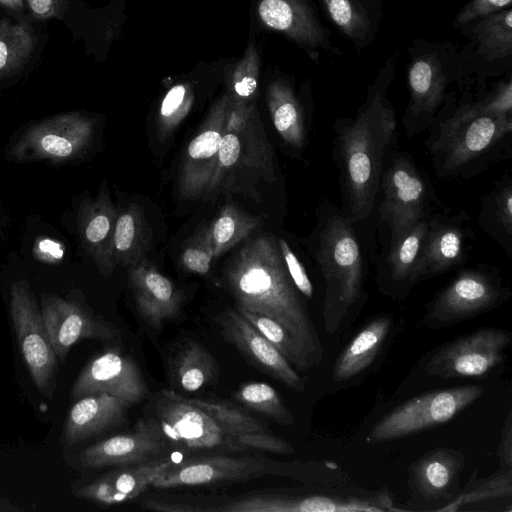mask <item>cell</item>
I'll return each mask as SVG.
<instances>
[{
	"label": "cell",
	"mask_w": 512,
	"mask_h": 512,
	"mask_svg": "<svg viewBox=\"0 0 512 512\" xmlns=\"http://www.w3.org/2000/svg\"><path fill=\"white\" fill-rule=\"evenodd\" d=\"M223 286L237 307L264 315L286 329L312 368L321 362L324 349L319 334L274 236L259 235L246 242L226 264Z\"/></svg>",
	"instance_id": "1"
},
{
	"label": "cell",
	"mask_w": 512,
	"mask_h": 512,
	"mask_svg": "<svg viewBox=\"0 0 512 512\" xmlns=\"http://www.w3.org/2000/svg\"><path fill=\"white\" fill-rule=\"evenodd\" d=\"M389 77L381 73L354 118L334 124L333 157L339 171L343 211L353 223L371 215L386 161L396 143L397 123L387 99Z\"/></svg>",
	"instance_id": "2"
},
{
	"label": "cell",
	"mask_w": 512,
	"mask_h": 512,
	"mask_svg": "<svg viewBox=\"0 0 512 512\" xmlns=\"http://www.w3.org/2000/svg\"><path fill=\"white\" fill-rule=\"evenodd\" d=\"M426 147L436 174L471 178L511 155L512 117L482 113L474 100L439 108Z\"/></svg>",
	"instance_id": "3"
},
{
	"label": "cell",
	"mask_w": 512,
	"mask_h": 512,
	"mask_svg": "<svg viewBox=\"0 0 512 512\" xmlns=\"http://www.w3.org/2000/svg\"><path fill=\"white\" fill-rule=\"evenodd\" d=\"M353 222L325 201L312 240V253L325 284L324 322L334 333L364 295L363 257Z\"/></svg>",
	"instance_id": "4"
},
{
	"label": "cell",
	"mask_w": 512,
	"mask_h": 512,
	"mask_svg": "<svg viewBox=\"0 0 512 512\" xmlns=\"http://www.w3.org/2000/svg\"><path fill=\"white\" fill-rule=\"evenodd\" d=\"M275 180L273 148L255 105L231 99L217 166L203 199L220 193L256 198L258 185Z\"/></svg>",
	"instance_id": "5"
},
{
	"label": "cell",
	"mask_w": 512,
	"mask_h": 512,
	"mask_svg": "<svg viewBox=\"0 0 512 512\" xmlns=\"http://www.w3.org/2000/svg\"><path fill=\"white\" fill-rule=\"evenodd\" d=\"M483 394L480 385H462L415 396L384 414L371 428L366 442L384 443L443 425Z\"/></svg>",
	"instance_id": "6"
},
{
	"label": "cell",
	"mask_w": 512,
	"mask_h": 512,
	"mask_svg": "<svg viewBox=\"0 0 512 512\" xmlns=\"http://www.w3.org/2000/svg\"><path fill=\"white\" fill-rule=\"evenodd\" d=\"M151 419L169 447L186 452H243L240 440L211 414L173 390H162Z\"/></svg>",
	"instance_id": "7"
},
{
	"label": "cell",
	"mask_w": 512,
	"mask_h": 512,
	"mask_svg": "<svg viewBox=\"0 0 512 512\" xmlns=\"http://www.w3.org/2000/svg\"><path fill=\"white\" fill-rule=\"evenodd\" d=\"M509 295L495 269H464L427 304L422 323L431 329L452 326L498 307Z\"/></svg>",
	"instance_id": "8"
},
{
	"label": "cell",
	"mask_w": 512,
	"mask_h": 512,
	"mask_svg": "<svg viewBox=\"0 0 512 512\" xmlns=\"http://www.w3.org/2000/svg\"><path fill=\"white\" fill-rule=\"evenodd\" d=\"M379 215L391 240L427 218L432 190L425 174L406 152L391 153L381 176Z\"/></svg>",
	"instance_id": "9"
},
{
	"label": "cell",
	"mask_w": 512,
	"mask_h": 512,
	"mask_svg": "<svg viewBox=\"0 0 512 512\" xmlns=\"http://www.w3.org/2000/svg\"><path fill=\"white\" fill-rule=\"evenodd\" d=\"M96 120L80 112L59 114L29 126L9 156L16 161L61 163L82 155L91 145Z\"/></svg>",
	"instance_id": "10"
},
{
	"label": "cell",
	"mask_w": 512,
	"mask_h": 512,
	"mask_svg": "<svg viewBox=\"0 0 512 512\" xmlns=\"http://www.w3.org/2000/svg\"><path fill=\"white\" fill-rule=\"evenodd\" d=\"M511 342L512 335L505 329H479L439 348L427 361L425 371L444 379L482 378L504 361V351Z\"/></svg>",
	"instance_id": "11"
},
{
	"label": "cell",
	"mask_w": 512,
	"mask_h": 512,
	"mask_svg": "<svg viewBox=\"0 0 512 512\" xmlns=\"http://www.w3.org/2000/svg\"><path fill=\"white\" fill-rule=\"evenodd\" d=\"M10 312L19 346L37 388L50 395L58 359L30 285L19 280L10 289Z\"/></svg>",
	"instance_id": "12"
},
{
	"label": "cell",
	"mask_w": 512,
	"mask_h": 512,
	"mask_svg": "<svg viewBox=\"0 0 512 512\" xmlns=\"http://www.w3.org/2000/svg\"><path fill=\"white\" fill-rule=\"evenodd\" d=\"M231 97L224 94L210 108L196 135L183 154L177 189L181 200L203 198L218 162Z\"/></svg>",
	"instance_id": "13"
},
{
	"label": "cell",
	"mask_w": 512,
	"mask_h": 512,
	"mask_svg": "<svg viewBox=\"0 0 512 512\" xmlns=\"http://www.w3.org/2000/svg\"><path fill=\"white\" fill-rule=\"evenodd\" d=\"M274 463L267 459L222 453L196 456L173 462L155 478L151 487L172 489L243 481L272 473Z\"/></svg>",
	"instance_id": "14"
},
{
	"label": "cell",
	"mask_w": 512,
	"mask_h": 512,
	"mask_svg": "<svg viewBox=\"0 0 512 512\" xmlns=\"http://www.w3.org/2000/svg\"><path fill=\"white\" fill-rule=\"evenodd\" d=\"M107 393L138 404L150 395L136 361L128 354L109 349L94 357L80 372L71 389L73 399Z\"/></svg>",
	"instance_id": "15"
},
{
	"label": "cell",
	"mask_w": 512,
	"mask_h": 512,
	"mask_svg": "<svg viewBox=\"0 0 512 512\" xmlns=\"http://www.w3.org/2000/svg\"><path fill=\"white\" fill-rule=\"evenodd\" d=\"M234 512H384L399 511L386 490L366 495H255L233 500Z\"/></svg>",
	"instance_id": "16"
},
{
	"label": "cell",
	"mask_w": 512,
	"mask_h": 512,
	"mask_svg": "<svg viewBox=\"0 0 512 512\" xmlns=\"http://www.w3.org/2000/svg\"><path fill=\"white\" fill-rule=\"evenodd\" d=\"M215 322L223 338L254 367L296 392L305 390V381L295 368L236 308L225 309Z\"/></svg>",
	"instance_id": "17"
},
{
	"label": "cell",
	"mask_w": 512,
	"mask_h": 512,
	"mask_svg": "<svg viewBox=\"0 0 512 512\" xmlns=\"http://www.w3.org/2000/svg\"><path fill=\"white\" fill-rule=\"evenodd\" d=\"M466 214L432 215L414 274V283L462 266L468 258L473 231L466 224Z\"/></svg>",
	"instance_id": "18"
},
{
	"label": "cell",
	"mask_w": 512,
	"mask_h": 512,
	"mask_svg": "<svg viewBox=\"0 0 512 512\" xmlns=\"http://www.w3.org/2000/svg\"><path fill=\"white\" fill-rule=\"evenodd\" d=\"M41 314L58 361H64L70 348L82 339L111 340L117 327L80 306L55 295H44Z\"/></svg>",
	"instance_id": "19"
},
{
	"label": "cell",
	"mask_w": 512,
	"mask_h": 512,
	"mask_svg": "<svg viewBox=\"0 0 512 512\" xmlns=\"http://www.w3.org/2000/svg\"><path fill=\"white\" fill-rule=\"evenodd\" d=\"M169 445L151 418L139 419L133 430L100 441L80 454V463L89 468L125 466L164 456Z\"/></svg>",
	"instance_id": "20"
},
{
	"label": "cell",
	"mask_w": 512,
	"mask_h": 512,
	"mask_svg": "<svg viewBox=\"0 0 512 512\" xmlns=\"http://www.w3.org/2000/svg\"><path fill=\"white\" fill-rule=\"evenodd\" d=\"M128 282L139 316L153 329L180 315L183 294L147 259L129 268Z\"/></svg>",
	"instance_id": "21"
},
{
	"label": "cell",
	"mask_w": 512,
	"mask_h": 512,
	"mask_svg": "<svg viewBox=\"0 0 512 512\" xmlns=\"http://www.w3.org/2000/svg\"><path fill=\"white\" fill-rule=\"evenodd\" d=\"M448 77L435 55L416 58L408 72L410 100L403 125L407 135L425 131L444 101Z\"/></svg>",
	"instance_id": "22"
},
{
	"label": "cell",
	"mask_w": 512,
	"mask_h": 512,
	"mask_svg": "<svg viewBox=\"0 0 512 512\" xmlns=\"http://www.w3.org/2000/svg\"><path fill=\"white\" fill-rule=\"evenodd\" d=\"M173 462L162 456L142 463L118 466L77 488L74 494L104 506L129 502L151 487L155 478Z\"/></svg>",
	"instance_id": "23"
},
{
	"label": "cell",
	"mask_w": 512,
	"mask_h": 512,
	"mask_svg": "<svg viewBox=\"0 0 512 512\" xmlns=\"http://www.w3.org/2000/svg\"><path fill=\"white\" fill-rule=\"evenodd\" d=\"M118 212L106 189H102L95 199L84 201L78 211L81 244L105 276L116 267L113 241Z\"/></svg>",
	"instance_id": "24"
},
{
	"label": "cell",
	"mask_w": 512,
	"mask_h": 512,
	"mask_svg": "<svg viewBox=\"0 0 512 512\" xmlns=\"http://www.w3.org/2000/svg\"><path fill=\"white\" fill-rule=\"evenodd\" d=\"M132 403L107 393L78 399L71 407L63 428L65 444L72 446L120 425Z\"/></svg>",
	"instance_id": "25"
},
{
	"label": "cell",
	"mask_w": 512,
	"mask_h": 512,
	"mask_svg": "<svg viewBox=\"0 0 512 512\" xmlns=\"http://www.w3.org/2000/svg\"><path fill=\"white\" fill-rule=\"evenodd\" d=\"M464 466L465 455L461 451L437 447L412 463L410 486L426 501L446 498L458 484Z\"/></svg>",
	"instance_id": "26"
},
{
	"label": "cell",
	"mask_w": 512,
	"mask_h": 512,
	"mask_svg": "<svg viewBox=\"0 0 512 512\" xmlns=\"http://www.w3.org/2000/svg\"><path fill=\"white\" fill-rule=\"evenodd\" d=\"M259 18L270 29L310 47L323 45L325 34L302 0H259Z\"/></svg>",
	"instance_id": "27"
},
{
	"label": "cell",
	"mask_w": 512,
	"mask_h": 512,
	"mask_svg": "<svg viewBox=\"0 0 512 512\" xmlns=\"http://www.w3.org/2000/svg\"><path fill=\"white\" fill-rule=\"evenodd\" d=\"M393 324L380 315L369 321L341 351L332 369L335 382H344L365 371L381 351Z\"/></svg>",
	"instance_id": "28"
},
{
	"label": "cell",
	"mask_w": 512,
	"mask_h": 512,
	"mask_svg": "<svg viewBox=\"0 0 512 512\" xmlns=\"http://www.w3.org/2000/svg\"><path fill=\"white\" fill-rule=\"evenodd\" d=\"M428 217L390 242L379 275L383 285L393 292L400 294L415 285L414 274L427 230Z\"/></svg>",
	"instance_id": "29"
},
{
	"label": "cell",
	"mask_w": 512,
	"mask_h": 512,
	"mask_svg": "<svg viewBox=\"0 0 512 512\" xmlns=\"http://www.w3.org/2000/svg\"><path fill=\"white\" fill-rule=\"evenodd\" d=\"M151 242L152 230L140 205L131 203L118 212L113 241L116 266L130 268L139 263Z\"/></svg>",
	"instance_id": "30"
},
{
	"label": "cell",
	"mask_w": 512,
	"mask_h": 512,
	"mask_svg": "<svg viewBox=\"0 0 512 512\" xmlns=\"http://www.w3.org/2000/svg\"><path fill=\"white\" fill-rule=\"evenodd\" d=\"M267 105L271 120L282 140L293 149H302L307 140L302 106L292 88L281 80L267 87Z\"/></svg>",
	"instance_id": "31"
},
{
	"label": "cell",
	"mask_w": 512,
	"mask_h": 512,
	"mask_svg": "<svg viewBox=\"0 0 512 512\" xmlns=\"http://www.w3.org/2000/svg\"><path fill=\"white\" fill-rule=\"evenodd\" d=\"M478 223L506 253L512 252V179H500L483 198Z\"/></svg>",
	"instance_id": "32"
},
{
	"label": "cell",
	"mask_w": 512,
	"mask_h": 512,
	"mask_svg": "<svg viewBox=\"0 0 512 512\" xmlns=\"http://www.w3.org/2000/svg\"><path fill=\"white\" fill-rule=\"evenodd\" d=\"M36 37L24 21L13 23L0 19V80L16 74L29 60Z\"/></svg>",
	"instance_id": "33"
},
{
	"label": "cell",
	"mask_w": 512,
	"mask_h": 512,
	"mask_svg": "<svg viewBox=\"0 0 512 512\" xmlns=\"http://www.w3.org/2000/svg\"><path fill=\"white\" fill-rule=\"evenodd\" d=\"M259 218L227 203L209 226L214 259L246 239L259 225Z\"/></svg>",
	"instance_id": "34"
},
{
	"label": "cell",
	"mask_w": 512,
	"mask_h": 512,
	"mask_svg": "<svg viewBox=\"0 0 512 512\" xmlns=\"http://www.w3.org/2000/svg\"><path fill=\"white\" fill-rule=\"evenodd\" d=\"M176 380L183 391L196 392L209 384L217 371L212 354L201 344L188 341L175 361Z\"/></svg>",
	"instance_id": "35"
},
{
	"label": "cell",
	"mask_w": 512,
	"mask_h": 512,
	"mask_svg": "<svg viewBox=\"0 0 512 512\" xmlns=\"http://www.w3.org/2000/svg\"><path fill=\"white\" fill-rule=\"evenodd\" d=\"M479 52L493 60L512 54V11L506 8L483 17L473 28Z\"/></svg>",
	"instance_id": "36"
},
{
	"label": "cell",
	"mask_w": 512,
	"mask_h": 512,
	"mask_svg": "<svg viewBox=\"0 0 512 512\" xmlns=\"http://www.w3.org/2000/svg\"><path fill=\"white\" fill-rule=\"evenodd\" d=\"M233 398L245 407L261 413L281 425H292V412L285 405L279 393L265 382L243 383L233 392Z\"/></svg>",
	"instance_id": "37"
},
{
	"label": "cell",
	"mask_w": 512,
	"mask_h": 512,
	"mask_svg": "<svg viewBox=\"0 0 512 512\" xmlns=\"http://www.w3.org/2000/svg\"><path fill=\"white\" fill-rule=\"evenodd\" d=\"M512 492V469H501L488 478L474 480L452 500L436 511L455 512L470 504L488 501L495 498L509 497Z\"/></svg>",
	"instance_id": "38"
},
{
	"label": "cell",
	"mask_w": 512,
	"mask_h": 512,
	"mask_svg": "<svg viewBox=\"0 0 512 512\" xmlns=\"http://www.w3.org/2000/svg\"><path fill=\"white\" fill-rule=\"evenodd\" d=\"M297 370L312 369L308 359L291 335L276 321L246 309L235 307Z\"/></svg>",
	"instance_id": "39"
},
{
	"label": "cell",
	"mask_w": 512,
	"mask_h": 512,
	"mask_svg": "<svg viewBox=\"0 0 512 512\" xmlns=\"http://www.w3.org/2000/svg\"><path fill=\"white\" fill-rule=\"evenodd\" d=\"M333 22L355 44L368 40L371 29L369 14L361 0H322Z\"/></svg>",
	"instance_id": "40"
},
{
	"label": "cell",
	"mask_w": 512,
	"mask_h": 512,
	"mask_svg": "<svg viewBox=\"0 0 512 512\" xmlns=\"http://www.w3.org/2000/svg\"><path fill=\"white\" fill-rule=\"evenodd\" d=\"M194 101L189 84H177L164 96L156 118V132L161 142L166 141L188 115Z\"/></svg>",
	"instance_id": "41"
},
{
	"label": "cell",
	"mask_w": 512,
	"mask_h": 512,
	"mask_svg": "<svg viewBox=\"0 0 512 512\" xmlns=\"http://www.w3.org/2000/svg\"><path fill=\"white\" fill-rule=\"evenodd\" d=\"M260 59L253 45H250L243 58L237 63L229 80V92L234 101L251 103L259 80Z\"/></svg>",
	"instance_id": "42"
},
{
	"label": "cell",
	"mask_w": 512,
	"mask_h": 512,
	"mask_svg": "<svg viewBox=\"0 0 512 512\" xmlns=\"http://www.w3.org/2000/svg\"><path fill=\"white\" fill-rule=\"evenodd\" d=\"M214 260L210 228L201 223L197 230L185 241L181 254L182 267L192 273L205 275Z\"/></svg>",
	"instance_id": "43"
},
{
	"label": "cell",
	"mask_w": 512,
	"mask_h": 512,
	"mask_svg": "<svg viewBox=\"0 0 512 512\" xmlns=\"http://www.w3.org/2000/svg\"><path fill=\"white\" fill-rule=\"evenodd\" d=\"M280 252L287 272L299 293L307 299H312L313 284L306 269L288 242L283 238H277Z\"/></svg>",
	"instance_id": "44"
},
{
	"label": "cell",
	"mask_w": 512,
	"mask_h": 512,
	"mask_svg": "<svg viewBox=\"0 0 512 512\" xmlns=\"http://www.w3.org/2000/svg\"><path fill=\"white\" fill-rule=\"evenodd\" d=\"M475 103L482 113L498 117H512L511 81L500 83L482 99L475 100Z\"/></svg>",
	"instance_id": "45"
},
{
	"label": "cell",
	"mask_w": 512,
	"mask_h": 512,
	"mask_svg": "<svg viewBox=\"0 0 512 512\" xmlns=\"http://www.w3.org/2000/svg\"><path fill=\"white\" fill-rule=\"evenodd\" d=\"M510 4L511 0H472L459 12L454 24L455 26L465 25L477 18L509 8Z\"/></svg>",
	"instance_id": "46"
},
{
	"label": "cell",
	"mask_w": 512,
	"mask_h": 512,
	"mask_svg": "<svg viewBox=\"0 0 512 512\" xmlns=\"http://www.w3.org/2000/svg\"><path fill=\"white\" fill-rule=\"evenodd\" d=\"M70 0H27L30 10L37 19L61 17Z\"/></svg>",
	"instance_id": "47"
},
{
	"label": "cell",
	"mask_w": 512,
	"mask_h": 512,
	"mask_svg": "<svg viewBox=\"0 0 512 512\" xmlns=\"http://www.w3.org/2000/svg\"><path fill=\"white\" fill-rule=\"evenodd\" d=\"M499 468L512 469V417L508 414L502 429L497 452Z\"/></svg>",
	"instance_id": "48"
},
{
	"label": "cell",
	"mask_w": 512,
	"mask_h": 512,
	"mask_svg": "<svg viewBox=\"0 0 512 512\" xmlns=\"http://www.w3.org/2000/svg\"><path fill=\"white\" fill-rule=\"evenodd\" d=\"M38 252L41 255V258L47 259L49 253V259H60L63 255L62 249L59 245L49 239H45L38 244L37 247ZM48 259V261H49Z\"/></svg>",
	"instance_id": "49"
},
{
	"label": "cell",
	"mask_w": 512,
	"mask_h": 512,
	"mask_svg": "<svg viewBox=\"0 0 512 512\" xmlns=\"http://www.w3.org/2000/svg\"><path fill=\"white\" fill-rule=\"evenodd\" d=\"M0 5L15 11H21L24 7L23 0H0Z\"/></svg>",
	"instance_id": "50"
}]
</instances>
